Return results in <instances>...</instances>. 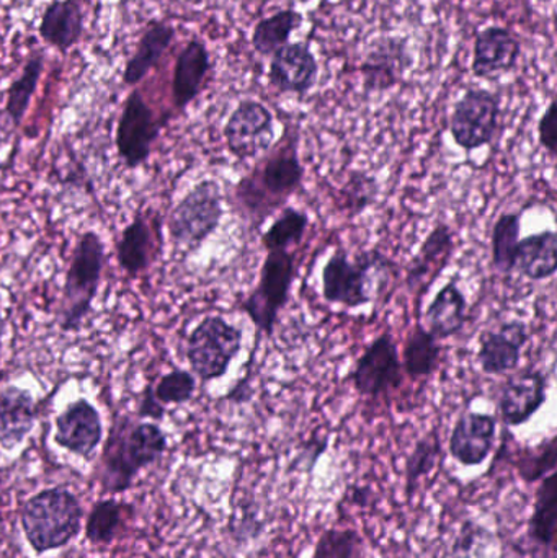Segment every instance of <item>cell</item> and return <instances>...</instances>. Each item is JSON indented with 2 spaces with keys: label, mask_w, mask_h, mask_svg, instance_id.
Returning <instances> with one entry per match:
<instances>
[{
  "label": "cell",
  "mask_w": 557,
  "mask_h": 558,
  "mask_svg": "<svg viewBox=\"0 0 557 558\" xmlns=\"http://www.w3.org/2000/svg\"><path fill=\"white\" fill-rule=\"evenodd\" d=\"M500 100L486 88H468L455 105L450 131L457 146L473 153L493 143L499 126Z\"/></svg>",
  "instance_id": "cell-9"
},
{
  "label": "cell",
  "mask_w": 557,
  "mask_h": 558,
  "mask_svg": "<svg viewBox=\"0 0 557 558\" xmlns=\"http://www.w3.org/2000/svg\"><path fill=\"white\" fill-rule=\"evenodd\" d=\"M346 498L350 505H355V507H370L373 501V492L372 488L353 485L347 490Z\"/></svg>",
  "instance_id": "cell-42"
},
{
  "label": "cell",
  "mask_w": 557,
  "mask_h": 558,
  "mask_svg": "<svg viewBox=\"0 0 557 558\" xmlns=\"http://www.w3.org/2000/svg\"><path fill=\"white\" fill-rule=\"evenodd\" d=\"M82 508L68 490H45L26 501L22 526L36 553H48L71 543L81 527Z\"/></svg>",
  "instance_id": "cell-4"
},
{
  "label": "cell",
  "mask_w": 557,
  "mask_h": 558,
  "mask_svg": "<svg viewBox=\"0 0 557 558\" xmlns=\"http://www.w3.org/2000/svg\"><path fill=\"white\" fill-rule=\"evenodd\" d=\"M414 64L408 39L382 36L370 45L360 72L366 92H386L398 87L405 72Z\"/></svg>",
  "instance_id": "cell-13"
},
{
  "label": "cell",
  "mask_w": 557,
  "mask_h": 558,
  "mask_svg": "<svg viewBox=\"0 0 557 558\" xmlns=\"http://www.w3.org/2000/svg\"><path fill=\"white\" fill-rule=\"evenodd\" d=\"M440 353L441 348L437 338L427 328L417 324L405 340L402 366H404L405 373L415 379L431 376L437 369Z\"/></svg>",
  "instance_id": "cell-31"
},
{
  "label": "cell",
  "mask_w": 557,
  "mask_h": 558,
  "mask_svg": "<svg viewBox=\"0 0 557 558\" xmlns=\"http://www.w3.org/2000/svg\"><path fill=\"white\" fill-rule=\"evenodd\" d=\"M87 2H88V0H87Z\"/></svg>",
  "instance_id": "cell-45"
},
{
  "label": "cell",
  "mask_w": 557,
  "mask_h": 558,
  "mask_svg": "<svg viewBox=\"0 0 557 558\" xmlns=\"http://www.w3.org/2000/svg\"><path fill=\"white\" fill-rule=\"evenodd\" d=\"M123 508L118 501H98L87 521L88 541L95 544H108L117 536L123 523Z\"/></svg>",
  "instance_id": "cell-36"
},
{
  "label": "cell",
  "mask_w": 557,
  "mask_h": 558,
  "mask_svg": "<svg viewBox=\"0 0 557 558\" xmlns=\"http://www.w3.org/2000/svg\"><path fill=\"white\" fill-rule=\"evenodd\" d=\"M540 2H542V3H552L553 0H540Z\"/></svg>",
  "instance_id": "cell-44"
},
{
  "label": "cell",
  "mask_w": 557,
  "mask_h": 558,
  "mask_svg": "<svg viewBox=\"0 0 557 558\" xmlns=\"http://www.w3.org/2000/svg\"><path fill=\"white\" fill-rule=\"evenodd\" d=\"M5 317L0 311V353H2L3 335H5Z\"/></svg>",
  "instance_id": "cell-43"
},
{
  "label": "cell",
  "mask_w": 557,
  "mask_h": 558,
  "mask_svg": "<svg viewBox=\"0 0 557 558\" xmlns=\"http://www.w3.org/2000/svg\"><path fill=\"white\" fill-rule=\"evenodd\" d=\"M513 465L519 472L520 478L526 484L540 482L555 474L557 465L556 436L545 439L533 448H523L517 452Z\"/></svg>",
  "instance_id": "cell-34"
},
{
  "label": "cell",
  "mask_w": 557,
  "mask_h": 558,
  "mask_svg": "<svg viewBox=\"0 0 557 558\" xmlns=\"http://www.w3.org/2000/svg\"><path fill=\"white\" fill-rule=\"evenodd\" d=\"M497 420L489 413L468 412L451 432L448 451L464 468L483 464L496 445Z\"/></svg>",
  "instance_id": "cell-18"
},
{
  "label": "cell",
  "mask_w": 557,
  "mask_h": 558,
  "mask_svg": "<svg viewBox=\"0 0 557 558\" xmlns=\"http://www.w3.org/2000/svg\"><path fill=\"white\" fill-rule=\"evenodd\" d=\"M378 251L363 252L350 258L339 251L327 260L323 270V295L330 304L356 308L372 301V271L385 260Z\"/></svg>",
  "instance_id": "cell-8"
},
{
  "label": "cell",
  "mask_w": 557,
  "mask_h": 558,
  "mask_svg": "<svg viewBox=\"0 0 557 558\" xmlns=\"http://www.w3.org/2000/svg\"><path fill=\"white\" fill-rule=\"evenodd\" d=\"M529 338V328L520 320L507 322L499 331H486L477 351L484 373L499 376L517 369Z\"/></svg>",
  "instance_id": "cell-19"
},
{
  "label": "cell",
  "mask_w": 557,
  "mask_h": 558,
  "mask_svg": "<svg viewBox=\"0 0 557 558\" xmlns=\"http://www.w3.org/2000/svg\"><path fill=\"white\" fill-rule=\"evenodd\" d=\"M440 456L441 441L437 432H432L431 435L424 436L415 442L414 451L405 462V494L408 497L414 495L421 478L434 471Z\"/></svg>",
  "instance_id": "cell-35"
},
{
  "label": "cell",
  "mask_w": 557,
  "mask_h": 558,
  "mask_svg": "<svg viewBox=\"0 0 557 558\" xmlns=\"http://www.w3.org/2000/svg\"><path fill=\"white\" fill-rule=\"evenodd\" d=\"M296 255L290 251H270L261 271V282L242 302V311L251 317L265 337L271 338L278 314L290 299L291 284L296 277Z\"/></svg>",
  "instance_id": "cell-7"
},
{
  "label": "cell",
  "mask_w": 557,
  "mask_h": 558,
  "mask_svg": "<svg viewBox=\"0 0 557 558\" xmlns=\"http://www.w3.org/2000/svg\"><path fill=\"white\" fill-rule=\"evenodd\" d=\"M522 54L520 39L504 26H487L477 33L473 49V74L480 78H499L516 71Z\"/></svg>",
  "instance_id": "cell-17"
},
{
  "label": "cell",
  "mask_w": 557,
  "mask_h": 558,
  "mask_svg": "<svg viewBox=\"0 0 557 558\" xmlns=\"http://www.w3.org/2000/svg\"><path fill=\"white\" fill-rule=\"evenodd\" d=\"M319 77V64L307 43H288L271 54L268 82L281 94L304 97Z\"/></svg>",
  "instance_id": "cell-15"
},
{
  "label": "cell",
  "mask_w": 557,
  "mask_h": 558,
  "mask_svg": "<svg viewBox=\"0 0 557 558\" xmlns=\"http://www.w3.org/2000/svg\"><path fill=\"white\" fill-rule=\"evenodd\" d=\"M195 376L190 371L180 369V367L160 377L156 386L153 387L154 397L162 405H169V403L180 405V403L190 402L195 396Z\"/></svg>",
  "instance_id": "cell-38"
},
{
  "label": "cell",
  "mask_w": 557,
  "mask_h": 558,
  "mask_svg": "<svg viewBox=\"0 0 557 558\" xmlns=\"http://www.w3.org/2000/svg\"><path fill=\"white\" fill-rule=\"evenodd\" d=\"M557 238L555 231L529 235L519 242L517 248L516 270L523 277L542 281L553 278L557 270Z\"/></svg>",
  "instance_id": "cell-27"
},
{
  "label": "cell",
  "mask_w": 557,
  "mask_h": 558,
  "mask_svg": "<svg viewBox=\"0 0 557 558\" xmlns=\"http://www.w3.org/2000/svg\"><path fill=\"white\" fill-rule=\"evenodd\" d=\"M157 235H160L159 229L144 215H137L121 232L117 242L118 264L131 278L140 277L153 264Z\"/></svg>",
  "instance_id": "cell-24"
},
{
  "label": "cell",
  "mask_w": 557,
  "mask_h": 558,
  "mask_svg": "<svg viewBox=\"0 0 557 558\" xmlns=\"http://www.w3.org/2000/svg\"><path fill=\"white\" fill-rule=\"evenodd\" d=\"M39 36L46 45L62 54L74 48L84 35V12L81 0H51L41 15Z\"/></svg>",
  "instance_id": "cell-23"
},
{
  "label": "cell",
  "mask_w": 557,
  "mask_h": 558,
  "mask_svg": "<svg viewBox=\"0 0 557 558\" xmlns=\"http://www.w3.org/2000/svg\"><path fill=\"white\" fill-rule=\"evenodd\" d=\"M557 524L556 472L540 481L535 505L529 523V537L536 547L555 553Z\"/></svg>",
  "instance_id": "cell-28"
},
{
  "label": "cell",
  "mask_w": 557,
  "mask_h": 558,
  "mask_svg": "<svg viewBox=\"0 0 557 558\" xmlns=\"http://www.w3.org/2000/svg\"><path fill=\"white\" fill-rule=\"evenodd\" d=\"M36 415L38 405L28 390L3 387L0 390V448L12 451L22 445L35 426Z\"/></svg>",
  "instance_id": "cell-22"
},
{
  "label": "cell",
  "mask_w": 557,
  "mask_h": 558,
  "mask_svg": "<svg viewBox=\"0 0 557 558\" xmlns=\"http://www.w3.org/2000/svg\"><path fill=\"white\" fill-rule=\"evenodd\" d=\"M362 544L359 531L332 527L320 534L314 547L313 558H356Z\"/></svg>",
  "instance_id": "cell-37"
},
{
  "label": "cell",
  "mask_w": 557,
  "mask_h": 558,
  "mask_svg": "<svg viewBox=\"0 0 557 558\" xmlns=\"http://www.w3.org/2000/svg\"><path fill=\"white\" fill-rule=\"evenodd\" d=\"M304 169L298 154V131L287 126L283 136L265 153L261 162L235 186V198L258 226L280 209L303 183Z\"/></svg>",
  "instance_id": "cell-1"
},
{
  "label": "cell",
  "mask_w": 557,
  "mask_h": 558,
  "mask_svg": "<svg viewBox=\"0 0 557 558\" xmlns=\"http://www.w3.org/2000/svg\"><path fill=\"white\" fill-rule=\"evenodd\" d=\"M225 137L235 159H254L274 144V114L261 101H241L226 123Z\"/></svg>",
  "instance_id": "cell-12"
},
{
  "label": "cell",
  "mask_w": 557,
  "mask_h": 558,
  "mask_svg": "<svg viewBox=\"0 0 557 558\" xmlns=\"http://www.w3.org/2000/svg\"><path fill=\"white\" fill-rule=\"evenodd\" d=\"M303 13L294 9L280 10L262 19L252 32V46L262 56H271L290 43L291 35L303 25Z\"/></svg>",
  "instance_id": "cell-29"
},
{
  "label": "cell",
  "mask_w": 557,
  "mask_h": 558,
  "mask_svg": "<svg viewBox=\"0 0 557 558\" xmlns=\"http://www.w3.org/2000/svg\"><path fill=\"white\" fill-rule=\"evenodd\" d=\"M167 436L154 423H133L121 416L108 436L101 454V482L110 492L130 487L141 469L154 464L166 452Z\"/></svg>",
  "instance_id": "cell-2"
},
{
  "label": "cell",
  "mask_w": 557,
  "mask_h": 558,
  "mask_svg": "<svg viewBox=\"0 0 557 558\" xmlns=\"http://www.w3.org/2000/svg\"><path fill=\"white\" fill-rule=\"evenodd\" d=\"M548 377L543 371L526 369L513 374L504 383L499 396V412L509 428L525 425L545 405Z\"/></svg>",
  "instance_id": "cell-14"
},
{
  "label": "cell",
  "mask_w": 557,
  "mask_h": 558,
  "mask_svg": "<svg viewBox=\"0 0 557 558\" xmlns=\"http://www.w3.org/2000/svg\"><path fill=\"white\" fill-rule=\"evenodd\" d=\"M519 213H506L497 219L493 229V264L500 274L516 270L517 248L520 238Z\"/></svg>",
  "instance_id": "cell-33"
},
{
  "label": "cell",
  "mask_w": 557,
  "mask_h": 558,
  "mask_svg": "<svg viewBox=\"0 0 557 558\" xmlns=\"http://www.w3.org/2000/svg\"><path fill=\"white\" fill-rule=\"evenodd\" d=\"M455 238L450 226L440 225L432 229L431 234L422 242L417 255L408 265V282L411 292H417L419 288H428V282L434 281L453 257Z\"/></svg>",
  "instance_id": "cell-21"
},
{
  "label": "cell",
  "mask_w": 557,
  "mask_h": 558,
  "mask_svg": "<svg viewBox=\"0 0 557 558\" xmlns=\"http://www.w3.org/2000/svg\"><path fill=\"white\" fill-rule=\"evenodd\" d=\"M376 195V182L363 173H355L343 186L342 196L343 209L349 213L350 218H355L360 213L365 211Z\"/></svg>",
  "instance_id": "cell-39"
},
{
  "label": "cell",
  "mask_w": 557,
  "mask_h": 558,
  "mask_svg": "<svg viewBox=\"0 0 557 558\" xmlns=\"http://www.w3.org/2000/svg\"><path fill=\"white\" fill-rule=\"evenodd\" d=\"M105 267V245L97 232L81 235L65 275L59 327L62 331H78L90 314L100 288Z\"/></svg>",
  "instance_id": "cell-3"
},
{
  "label": "cell",
  "mask_w": 557,
  "mask_h": 558,
  "mask_svg": "<svg viewBox=\"0 0 557 558\" xmlns=\"http://www.w3.org/2000/svg\"><path fill=\"white\" fill-rule=\"evenodd\" d=\"M222 215L225 209L218 183L215 180L199 182L170 213L167 219L170 241L186 254L198 251L206 239L215 234Z\"/></svg>",
  "instance_id": "cell-5"
},
{
  "label": "cell",
  "mask_w": 557,
  "mask_h": 558,
  "mask_svg": "<svg viewBox=\"0 0 557 558\" xmlns=\"http://www.w3.org/2000/svg\"><path fill=\"white\" fill-rule=\"evenodd\" d=\"M104 438L100 413L88 400L69 403L56 418V445L88 459Z\"/></svg>",
  "instance_id": "cell-16"
},
{
  "label": "cell",
  "mask_w": 557,
  "mask_h": 558,
  "mask_svg": "<svg viewBox=\"0 0 557 558\" xmlns=\"http://www.w3.org/2000/svg\"><path fill=\"white\" fill-rule=\"evenodd\" d=\"M310 226V216L296 208H284L280 218L262 235V244L270 251H290L303 242Z\"/></svg>",
  "instance_id": "cell-32"
},
{
  "label": "cell",
  "mask_w": 557,
  "mask_h": 558,
  "mask_svg": "<svg viewBox=\"0 0 557 558\" xmlns=\"http://www.w3.org/2000/svg\"><path fill=\"white\" fill-rule=\"evenodd\" d=\"M175 38V28L162 20H153L144 29L136 51L128 59L126 68L123 72L124 85L140 84L147 74L162 61L164 54L169 51Z\"/></svg>",
  "instance_id": "cell-25"
},
{
  "label": "cell",
  "mask_w": 557,
  "mask_h": 558,
  "mask_svg": "<svg viewBox=\"0 0 557 558\" xmlns=\"http://www.w3.org/2000/svg\"><path fill=\"white\" fill-rule=\"evenodd\" d=\"M43 69H45V54L41 51H35L26 59L20 77L10 84L9 92H7L5 113L13 126L22 124L26 110L32 104L33 95L38 88Z\"/></svg>",
  "instance_id": "cell-30"
},
{
  "label": "cell",
  "mask_w": 557,
  "mask_h": 558,
  "mask_svg": "<svg viewBox=\"0 0 557 558\" xmlns=\"http://www.w3.org/2000/svg\"><path fill=\"white\" fill-rule=\"evenodd\" d=\"M162 126L164 121L157 120L143 94L131 92L117 126L118 156L128 169H137L149 160Z\"/></svg>",
  "instance_id": "cell-10"
},
{
  "label": "cell",
  "mask_w": 557,
  "mask_h": 558,
  "mask_svg": "<svg viewBox=\"0 0 557 558\" xmlns=\"http://www.w3.org/2000/svg\"><path fill=\"white\" fill-rule=\"evenodd\" d=\"M242 330L219 315L203 318L189 337L186 360L193 374L203 383H211L228 373L241 353Z\"/></svg>",
  "instance_id": "cell-6"
},
{
  "label": "cell",
  "mask_w": 557,
  "mask_h": 558,
  "mask_svg": "<svg viewBox=\"0 0 557 558\" xmlns=\"http://www.w3.org/2000/svg\"><path fill=\"white\" fill-rule=\"evenodd\" d=\"M349 379L360 396L372 399L398 389L402 380L401 361L398 344L389 331L372 341L356 361Z\"/></svg>",
  "instance_id": "cell-11"
},
{
  "label": "cell",
  "mask_w": 557,
  "mask_h": 558,
  "mask_svg": "<svg viewBox=\"0 0 557 558\" xmlns=\"http://www.w3.org/2000/svg\"><path fill=\"white\" fill-rule=\"evenodd\" d=\"M209 71L211 59L205 43L202 39H190L173 65L172 100L177 110H185L198 97Z\"/></svg>",
  "instance_id": "cell-20"
},
{
  "label": "cell",
  "mask_w": 557,
  "mask_h": 558,
  "mask_svg": "<svg viewBox=\"0 0 557 558\" xmlns=\"http://www.w3.org/2000/svg\"><path fill=\"white\" fill-rule=\"evenodd\" d=\"M538 140L543 149L549 154L552 159L556 157L557 150V131H556V101H549L543 117L540 118L538 123Z\"/></svg>",
  "instance_id": "cell-40"
},
{
  "label": "cell",
  "mask_w": 557,
  "mask_h": 558,
  "mask_svg": "<svg viewBox=\"0 0 557 558\" xmlns=\"http://www.w3.org/2000/svg\"><path fill=\"white\" fill-rule=\"evenodd\" d=\"M468 301L458 286L457 278H451L435 295L425 312L428 331L437 340L460 333L467 325Z\"/></svg>",
  "instance_id": "cell-26"
},
{
  "label": "cell",
  "mask_w": 557,
  "mask_h": 558,
  "mask_svg": "<svg viewBox=\"0 0 557 558\" xmlns=\"http://www.w3.org/2000/svg\"><path fill=\"white\" fill-rule=\"evenodd\" d=\"M164 413H166V409L154 397L153 386H147L144 389L143 397H141L140 415L143 418L162 420Z\"/></svg>",
  "instance_id": "cell-41"
}]
</instances>
